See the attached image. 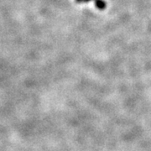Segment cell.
Returning <instances> with one entry per match:
<instances>
[{
    "label": "cell",
    "mask_w": 151,
    "mask_h": 151,
    "mask_svg": "<svg viewBox=\"0 0 151 151\" xmlns=\"http://www.w3.org/2000/svg\"><path fill=\"white\" fill-rule=\"evenodd\" d=\"M95 5H96V7H97L98 9H100V10L105 9L106 7H107V4H106L105 1H103V0H96V1H95Z\"/></svg>",
    "instance_id": "cell-1"
},
{
    "label": "cell",
    "mask_w": 151,
    "mask_h": 151,
    "mask_svg": "<svg viewBox=\"0 0 151 151\" xmlns=\"http://www.w3.org/2000/svg\"><path fill=\"white\" fill-rule=\"evenodd\" d=\"M76 3H78V4H81L82 2H84V0H76Z\"/></svg>",
    "instance_id": "cell-2"
},
{
    "label": "cell",
    "mask_w": 151,
    "mask_h": 151,
    "mask_svg": "<svg viewBox=\"0 0 151 151\" xmlns=\"http://www.w3.org/2000/svg\"><path fill=\"white\" fill-rule=\"evenodd\" d=\"M90 1H92V0H84V2H90Z\"/></svg>",
    "instance_id": "cell-3"
}]
</instances>
